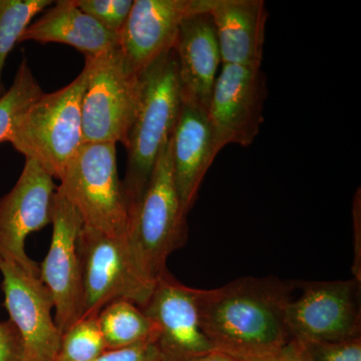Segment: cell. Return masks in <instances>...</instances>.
Here are the masks:
<instances>
[{
	"instance_id": "cell-1",
	"label": "cell",
	"mask_w": 361,
	"mask_h": 361,
	"mask_svg": "<svg viewBox=\"0 0 361 361\" xmlns=\"http://www.w3.org/2000/svg\"><path fill=\"white\" fill-rule=\"evenodd\" d=\"M290 289L269 277L239 278L219 288L197 289L202 329L214 350L239 360L288 343L285 312Z\"/></svg>"
},
{
	"instance_id": "cell-2",
	"label": "cell",
	"mask_w": 361,
	"mask_h": 361,
	"mask_svg": "<svg viewBox=\"0 0 361 361\" xmlns=\"http://www.w3.org/2000/svg\"><path fill=\"white\" fill-rule=\"evenodd\" d=\"M139 110L126 146L127 172L123 180L130 213L148 186L161 149L170 141L180 106V87L174 49L142 75Z\"/></svg>"
},
{
	"instance_id": "cell-3",
	"label": "cell",
	"mask_w": 361,
	"mask_h": 361,
	"mask_svg": "<svg viewBox=\"0 0 361 361\" xmlns=\"http://www.w3.org/2000/svg\"><path fill=\"white\" fill-rule=\"evenodd\" d=\"M89 75L85 63L71 84L42 94L16 121L6 139L56 179H61L68 161L84 145L82 103Z\"/></svg>"
},
{
	"instance_id": "cell-4",
	"label": "cell",
	"mask_w": 361,
	"mask_h": 361,
	"mask_svg": "<svg viewBox=\"0 0 361 361\" xmlns=\"http://www.w3.org/2000/svg\"><path fill=\"white\" fill-rule=\"evenodd\" d=\"M187 216L175 185L169 141L141 200L130 211L128 228L137 264L152 283L167 272L171 254L186 243Z\"/></svg>"
},
{
	"instance_id": "cell-5",
	"label": "cell",
	"mask_w": 361,
	"mask_h": 361,
	"mask_svg": "<svg viewBox=\"0 0 361 361\" xmlns=\"http://www.w3.org/2000/svg\"><path fill=\"white\" fill-rule=\"evenodd\" d=\"M116 146L85 142L68 161L58 190L80 214L84 227L128 236L130 209L118 176Z\"/></svg>"
},
{
	"instance_id": "cell-6",
	"label": "cell",
	"mask_w": 361,
	"mask_h": 361,
	"mask_svg": "<svg viewBox=\"0 0 361 361\" xmlns=\"http://www.w3.org/2000/svg\"><path fill=\"white\" fill-rule=\"evenodd\" d=\"M82 276V318L97 317L108 304L148 302L155 284L137 264L128 236H113L82 227L78 238Z\"/></svg>"
},
{
	"instance_id": "cell-7",
	"label": "cell",
	"mask_w": 361,
	"mask_h": 361,
	"mask_svg": "<svg viewBox=\"0 0 361 361\" xmlns=\"http://www.w3.org/2000/svg\"><path fill=\"white\" fill-rule=\"evenodd\" d=\"M90 75L82 103L85 142H121L127 146L139 110L142 75L130 73L118 47L85 58Z\"/></svg>"
},
{
	"instance_id": "cell-8",
	"label": "cell",
	"mask_w": 361,
	"mask_h": 361,
	"mask_svg": "<svg viewBox=\"0 0 361 361\" xmlns=\"http://www.w3.org/2000/svg\"><path fill=\"white\" fill-rule=\"evenodd\" d=\"M291 339L302 343L360 336V282H310L285 312Z\"/></svg>"
},
{
	"instance_id": "cell-9",
	"label": "cell",
	"mask_w": 361,
	"mask_h": 361,
	"mask_svg": "<svg viewBox=\"0 0 361 361\" xmlns=\"http://www.w3.org/2000/svg\"><path fill=\"white\" fill-rule=\"evenodd\" d=\"M267 96L262 68L221 66L208 110L216 155L228 145L253 144L264 123Z\"/></svg>"
},
{
	"instance_id": "cell-10",
	"label": "cell",
	"mask_w": 361,
	"mask_h": 361,
	"mask_svg": "<svg viewBox=\"0 0 361 361\" xmlns=\"http://www.w3.org/2000/svg\"><path fill=\"white\" fill-rule=\"evenodd\" d=\"M51 246L39 266L40 280L51 292L54 322L63 334L82 316V276L78 238L80 214L56 189L52 202Z\"/></svg>"
},
{
	"instance_id": "cell-11",
	"label": "cell",
	"mask_w": 361,
	"mask_h": 361,
	"mask_svg": "<svg viewBox=\"0 0 361 361\" xmlns=\"http://www.w3.org/2000/svg\"><path fill=\"white\" fill-rule=\"evenodd\" d=\"M58 186L37 161L25 159L20 177L0 198V258L39 276V265L25 252L26 238L51 223Z\"/></svg>"
},
{
	"instance_id": "cell-12",
	"label": "cell",
	"mask_w": 361,
	"mask_h": 361,
	"mask_svg": "<svg viewBox=\"0 0 361 361\" xmlns=\"http://www.w3.org/2000/svg\"><path fill=\"white\" fill-rule=\"evenodd\" d=\"M211 0H135L118 35V51L130 73L142 75L173 51L183 20L210 9Z\"/></svg>"
},
{
	"instance_id": "cell-13",
	"label": "cell",
	"mask_w": 361,
	"mask_h": 361,
	"mask_svg": "<svg viewBox=\"0 0 361 361\" xmlns=\"http://www.w3.org/2000/svg\"><path fill=\"white\" fill-rule=\"evenodd\" d=\"M142 310L156 325L165 361H189L214 350L202 329L197 289L180 283L169 271L157 280Z\"/></svg>"
},
{
	"instance_id": "cell-14",
	"label": "cell",
	"mask_w": 361,
	"mask_h": 361,
	"mask_svg": "<svg viewBox=\"0 0 361 361\" xmlns=\"http://www.w3.org/2000/svg\"><path fill=\"white\" fill-rule=\"evenodd\" d=\"M4 306L20 332L30 361H54L61 334L51 311V292L40 277L0 258Z\"/></svg>"
},
{
	"instance_id": "cell-15",
	"label": "cell",
	"mask_w": 361,
	"mask_h": 361,
	"mask_svg": "<svg viewBox=\"0 0 361 361\" xmlns=\"http://www.w3.org/2000/svg\"><path fill=\"white\" fill-rule=\"evenodd\" d=\"M180 97L208 113L211 96L222 66L215 25L209 11L187 16L176 39Z\"/></svg>"
},
{
	"instance_id": "cell-16",
	"label": "cell",
	"mask_w": 361,
	"mask_h": 361,
	"mask_svg": "<svg viewBox=\"0 0 361 361\" xmlns=\"http://www.w3.org/2000/svg\"><path fill=\"white\" fill-rule=\"evenodd\" d=\"M170 147L176 188L183 209L189 214L217 157L208 113L182 102Z\"/></svg>"
},
{
	"instance_id": "cell-17",
	"label": "cell",
	"mask_w": 361,
	"mask_h": 361,
	"mask_svg": "<svg viewBox=\"0 0 361 361\" xmlns=\"http://www.w3.org/2000/svg\"><path fill=\"white\" fill-rule=\"evenodd\" d=\"M222 65L262 68L268 13L263 0H211Z\"/></svg>"
},
{
	"instance_id": "cell-18",
	"label": "cell",
	"mask_w": 361,
	"mask_h": 361,
	"mask_svg": "<svg viewBox=\"0 0 361 361\" xmlns=\"http://www.w3.org/2000/svg\"><path fill=\"white\" fill-rule=\"evenodd\" d=\"M26 40L70 45L85 58H94L118 47V33L106 30L82 13L75 0L56 1L39 20L26 28L18 44Z\"/></svg>"
},
{
	"instance_id": "cell-19",
	"label": "cell",
	"mask_w": 361,
	"mask_h": 361,
	"mask_svg": "<svg viewBox=\"0 0 361 361\" xmlns=\"http://www.w3.org/2000/svg\"><path fill=\"white\" fill-rule=\"evenodd\" d=\"M106 350L157 341L158 330L141 307L127 300L114 301L97 315Z\"/></svg>"
},
{
	"instance_id": "cell-20",
	"label": "cell",
	"mask_w": 361,
	"mask_h": 361,
	"mask_svg": "<svg viewBox=\"0 0 361 361\" xmlns=\"http://www.w3.org/2000/svg\"><path fill=\"white\" fill-rule=\"evenodd\" d=\"M52 4L51 0H0V97L4 94L1 78L7 56L32 18Z\"/></svg>"
},
{
	"instance_id": "cell-21",
	"label": "cell",
	"mask_w": 361,
	"mask_h": 361,
	"mask_svg": "<svg viewBox=\"0 0 361 361\" xmlns=\"http://www.w3.org/2000/svg\"><path fill=\"white\" fill-rule=\"evenodd\" d=\"M42 94L27 61L23 59L11 89L0 97V142H6L14 123Z\"/></svg>"
},
{
	"instance_id": "cell-22",
	"label": "cell",
	"mask_w": 361,
	"mask_h": 361,
	"mask_svg": "<svg viewBox=\"0 0 361 361\" xmlns=\"http://www.w3.org/2000/svg\"><path fill=\"white\" fill-rule=\"evenodd\" d=\"M106 350L97 318H82L61 334L54 361H94Z\"/></svg>"
},
{
	"instance_id": "cell-23",
	"label": "cell",
	"mask_w": 361,
	"mask_h": 361,
	"mask_svg": "<svg viewBox=\"0 0 361 361\" xmlns=\"http://www.w3.org/2000/svg\"><path fill=\"white\" fill-rule=\"evenodd\" d=\"M82 13L106 30L120 35L132 11L133 0H75Z\"/></svg>"
},
{
	"instance_id": "cell-24",
	"label": "cell",
	"mask_w": 361,
	"mask_h": 361,
	"mask_svg": "<svg viewBox=\"0 0 361 361\" xmlns=\"http://www.w3.org/2000/svg\"><path fill=\"white\" fill-rule=\"evenodd\" d=\"M298 343L311 361H361V336L343 341Z\"/></svg>"
},
{
	"instance_id": "cell-25",
	"label": "cell",
	"mask_w": 361,
	"mask_h": 361,
	"mask_svg": "<svg viewBox=\"0 0 361 361\" xmlns=\"http://www.w3.org/2000/svg\"><path fill=\"white\" fill-rule=\"evenodd\" d=\"M94 361H165L157 341L144 342L129 348L111 349Z\"/></svg>"
},
{
	"instance_id": "cell-26",
	"label": "cell",
	"mask_w": 361,
	"mask_h": 361,
	"mask_svg": "<svg viewBox=\"0 0 361 361\" xmlns=\"http://www.w3.org/2000/svg\"><path fill=\"white\" fill-rule=\"evenodd\" d=\"M0 361H30L20 332L11 320L0 322Z\"/></svg>"
},
{
	"instance_id": "cell-27",
	"label": "cell",
	"mask_w": 361,
	"mask_h": 361,
	"mask_svg": "<svg viewBox=\"0 0 361 361\" xmlns=\"http://www.w3.org/2000/svg\"><path fill=\"white\" fill-rule=\"evenodd\" d=\"M236 361H311L302 346L294 339L274 350L247 356Z\"/></svg>"
},
{
	"instance_id": "cell-28",
	"label": "cell",
	"mask_w": 361,
	"mask_h": 361,
	"mask_svg": "<svg viewBox=\"0 0 361 361\" xmlns=\"http://www.w3.org/2000/svg\"><path fill=\"white\" fill-rule=\"evenodd\" d=\"M189 361H236L231 356L226 355V353H220V351L213 350L206 355L198 356Z\"/></svg>"
}]
</instances>
